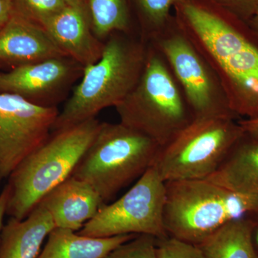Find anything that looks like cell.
<instances>
[{
  "label": "cell",
  "instance_id": "cell-1",
  "mask_svg": "<svg viewBox=\"0 0 258 258\" xmlns=\"http://www.w3.org/2000/svg\"><path fill=\"white\" fill-rule=\"evenodd\" d=\"M176 23L213 70L231 111L258 118V35L210 0H179Z\"/></svg>",
  "mask_w": 258,
  "mask_h": 258
},
{
  "label": "cell",
  "instance_id": "cell-2",
  "mask_svg": "<svg viewBox=\"0 0 258 258\" xmlns=\"http://www.w3.org/2000/svg\"><path fill=\"white\" fill-rule=\"evenodd\" d=\"M149 45L142 36L129 34L108 37L99 60L83 68L81 82L59 112L52 132L96 118L102 110L120 104L140 79Z\"/></svg>",
  "mask_w": 258,
  "mask_h": 258
},
{
  "label": "cell",
  "instance_id": "cell-3",
  "mask_svg": "<svg viewBox=\"0 0 258 258\" xmlns=\"http://www.w3.org/2000/svg\"><path fill=\"white\" fill-rule=\"evenodd\" d=\"M101 123L96 118H92L53 131L10 175L6 214L23 220L47 193L72 175L94 140Z\"/></svg>",
  "mask_w": 258,
  "mask_h": 258
},
{
  "label": "cell",
  "instance_id": "cell-4",
  "mask_svg": "<svg viewBox=\"0 0 258 258\" xmlns=\"http://www.w3.org/2000/svg\"><path fill=\"white\" fill-rule=\"evenodd\" d=\"M168 235L195 244L222 227L258 217V195L237 192L208 179L166 182Z\"/></svg>",
  "mask_w": 258,
  "mask_h": 258
},
{
  "label": "cell",
  "instance_id": "cell-5",
  "mask_svg": "<svg viewBox=\"0 0 258 258\" xmlns=\"http://www.w3.org/2000/svg\"><path fill=\"white\" fill-rule=\"evenodd\" d=\"M115 109L120 123L145 134L161 147L194 120L165 59L150 42L138 83Z\"/></svg>",
  "mask_w": 258,
  "mask_h": 258
},
{
  "label": "cell",
  "instance_id": "cell-6",
  "mask_svg": "<svg viewBox=\"0 0 258 258\" xmlns=\"http://www.w3.org/2000/svg\"><path fill=\"white\" fill-rule=\"evenodd\" d=\"M161 147L122 123H101L72 175L96 190L105 204L154 165Z\"/></svg>",
  "mask_w": 258,
  "mask_h": 258
},
{
  "label": "cell",
  "instance_id": "cell-7",
  "mask_svg": "<svg viewBox=\"0 0 258 258\" xmlns=\"http://www.w3.org/2000/svg\"><path fill=\"white\" fill-rule=\"evenodd\" d=\"M230 116L195 118L161 147L154 165L165 182L208 179L244 136Z\"/></svg>",
  "mask_w": 258,
  "mask_h": 258
},
{
  "label": "cell",
  "instance_id": "cell-8",
  "mask_svg": "<svg viewBox=\"0 0 258 258\" xmlns=\"http://www.w3.org/2000/svg\"><path fill=\"white\" fill-rule=\"evenodd\" d=\"M165 59L195 118L230 116L231 111L219 79L203 55L178 26L174 17L151 40Z\"/></svg>",
  "mask_w": 258,
  "mask_h": 258
},
{
  "label": "cell",
  "instance_id": "cell-9",
  "mask_svg": "<svg viewBox=\"0 0 258 258\" xmlns=\"http://www.w3.org/2000/svg\"><path fill=\"white\" fill-rule=\"evenodd\" d=\"M166 182L153 165L118 200L101 207L78 232L93 237L123 235L168 237L164 225Z\"/></svg>",
  "mask_w": 258,
  "mask_h": 258
},
{
  "label": "cell",
  "instance_id": "cell-10",
  "mask_svg": "<svg viewBox=\"0 0 258 258\" xmlns=\"http://www.w3.org/2000/svg\"><path fill=\"white\" fill-rule=\"evenodd\" d=\"M58 109L0 92V183L50 135Z\"/></svg>",
  "mask_w": 258,
  "mask_h": 258
},
{
  "label": "cell",
  "instance_id": "cell-11",
  "mask_svg": "<svg viewBox=\"0 0 258 258\" xmlns=\"http://www.w3.org/2000/svg\"><path fill=\"white\" fill-rule=\"evenodd\" d=\"M83 68L69 57L16 66L0 73V92L13 93L44 106H55L52 97L64 91Z\"/></svg>",
  "mask_w": 258,
  "mask_h": 258
},
{
  "label": "cell",
  "instance_id": "cell-12",
  "mask_svg": "<svg viewBox=\"0 0 258 258\" xmlns=\"http://www.w3.org/2000/svg\"><path fill=\"white\" fill-rule=\"evenodd\" d=\"M67 57L39 24L14 12L0 28V62L16 66Z\"/></svg>",
  "mask_w": 258,
  "mask_h": 258
},
{
  "label": "cell",
  "instance_id": "cell-13",
  "mask_svg": "<svg viewBox=\"0 0 258 258\" xmlns=\"http://www.w3.org/2000/svg\"><path fill=\"white\" fill-rule=\"evenodd\" d=\"M40 26L64 55L83 68L101 57L104 43L91 33L85 8L68 5Z\"/></svg>",
  "mask_w": 258,
  "mask_h": 258
},
{
  "label": "cell",
  "instance_id": "cell-14",
  "mask_svg": "<svg viewBox=\"0 0 258 258\" xmlns=\"http://www.w3.org/2000/svg\"><path fill=\"white\" fill-rule=\"evenodd\" d=\"M38 205L50 213L55 227L77 232L105 203L91 185L71 176L47 193Z\"/></svg>",
  "mask_w": 258,
  "mask_h": 258
},
{
  "label": "cell",
  "instance_id": "cell-15",
  "mask_svg": "<svg viewBox=\"0 0 258 258\" xmlns=\"http://www.w3.org/2000/svg\"><path fill=\"white\" fill-rule=\"evenodd\" d=\"M55 228L50 213L40 205L23 220L10 217L0 234V258H38Z\"/></svg>",
  "mask_w": 258,
  "mask_h": 258
},
{
  "label": "cell",
  "instance_id": "cell-16",
  "mask_svg": "<svg viewBox=\"0 0 258 258\" xmlns=\"http://www.w3.org/2000/svg\"><path fill=\"white\" fill-rule=\"evenodd\" d=\"M208 179L232 191L258 195V139L244 134Z\"/></svg>",
  "mask_w": 258,
  "mask_h": 258
},
{
  "label": "cell",
  "instance_id": "cell-17",
  "mask_svg": "<svg viewBox=\"0 0 258 258\" xmlns=\"http://www.w3.org/2000/svg\"><path fill=\"white\" fill-rule=\"evenodd\" d=\"M136 235L93 237L55 227L47 237L38 258H105Z\"/></svg>",
  "mask_w": 258,
  "mask_h": 258
},
{
  "label": "cell",
  "instance_id": "cell-18",
  "mask_svg": "<svg viewBox=\"0 0 258 258\" xmlns=\"http://www.w3.org/2000/svg\"><path fill=\"white\" fill-rule=\"evenodd\" d=\"M254 217L235 220L197 244L206 258H258L251 239Z\"/></svg>",
  "mask_w": 258,
  "mask_h": 258
},
{
  "label": "cell",
  "instance_id": "cell-19",
  "mask_svg": "<svg viewBox=\"0 0 258 258\" xmlns=\"http://www.w3.org/2000/svg\"><path fill=\"white\" fill-rule=\"evenodd\" d=\"M88 7L94 35L100 40L115 33H130L126 0H88Z\"/></svg>",
  "mask_w": 258,
  "mask_h": 258
},
{
  "label": "cell",
  "instance_id": "cell-20",
  "mask_svg": "<svg viewBox=\"0 0 258 258\" xmlns=\"http://www.w3.org/2000/svg\"><path fill=\"white\" fill-rule=\"evenodd\" d=\"M179 0H137L143 22L141 36L150 42L169 25L171 10Z\"/></svg>",
  "mask_w": 258,
  "mask_h": 258
},
{
  "label": "cell",
  "instance_id": "cell-21",
  "mask_svg": "<svg viewBox=\"0 0 258 258\" xmlns=\"http://www.w3.org/2000/svg\"><path fill=\"white\" fill-rule=\"evenodd\" d=\"M15 11L41 25L68 6L64 0H13Z\"/></svg>",
  "mask_w": 258,
  "mask_h": 258
},
{
  "label": "cell",
  "instance_id": "cell-22",
  "mask_svg": "<svg viewBox=\"0 0 258 258\" xmlns=\"http://www.w3.org/2000/svg\"><path fill=\"white\" fill-rule=\"evenodd\" d=\"M156 240L150 235L136 236L113 249L105 258H157Z\"/></svg>",
  "mask_w": 258,
  "mask_h": 258
},
{
  "label": "cell",
  "instance_id": "cell-23",
  "mask_svg": "<svg viewBox=\"0 0 258 258\" xmlns=\"http://www.w3.org/2000/svg\"><path fill=\"white\" fill-rule=\"evenodd\" d=\"M157 258H206L197 244L168 236L156 240Z\"/></svg>",
  "mask_w": 258,
  "mask_h": 258
},
{
  "label": "cell",
  "instance_id": "cell-24",
  "mask_svg": "<svg viewBox=\"0 0 258 258\" xmlns=\"http://www.w3.org/2000/svg\"><path fill=\"white\" fill-rule=\"evenodd\" d=\"M215 5L247 22L258 10V0H210Z\"/></svg>",
  "mask_w": 258,
  "mask_h": 258
},
{
  "label": "cell",
  "instance_id": "cell-25",
  "mask_svg": "<svg viewBox=\"0 0 258 258\" xmlns=\"http://www.w3.org/2000/svg\"><path fill=\"white\" fill-rule=\"evenodd\" d=\"M14 12L13 0H0V28L8 23Z\"/></svg>",
  "mask_w": 258,
  "mask_h": 258
},
{
  "label": "cell",
  "instance_id": "cell-26",
  "mask_svg": "<svg viewBox=\"0 0 258 258\" xmlns=\"http://www.w3.org/2000/svg\"><path fill=\"white\" fill-rule=\"evenodd\" d=\"M244 134L252 138L258 139V118L238 120Z\"/></svg>",
  "mask_w": 258,
  "mask_h": 258
},
{
  "label": "cell",
  "instance_id": "cell-27",
  "mask_svg": "<svg viewBox=\"0 0 258 258\" xmlns=\"http://www.w3.org/2000/svg\"><path fill=\"white\" fill-rule=\"evenodd\" d=\"M10 198V187L8 184L5 186L2 192L0 193V234L3 227V220L7 212L8 201Z\"/></svg>",
  "mask_w": 258,
  "mask_h": 258
},
{
  "label": "cell",
  "instance_id": "cell-28",
  "mask_svg": "<svg viewBox=\"0 0 258 258\" xmlns=\"http://www.w3.org/2000/svg\"><path fill=\"white\" fill-rule=\"evenodd\" d=\"M251 239L254 250L258 255V217H254V225L251 232Z\"/></svg>",
  "mask_w": 258,
  "mask_h": 258
},
{
  "label": "cell",
  "instance_id": "cell-29",
  "mask_svg": "<svg viewBox=\"0 0 258 258\" xmlns=\"http://www.w3.org/2000/svg\"><path fill=\"white\" fill-rule=\"evenodd\" d=\"M246 23L248 24L249 26L258 35V10L257 13Z\"/></svg>",
  "mask_w": 258,
  "mask_h": 258
},
{
  "label": "cell",
  "instance_id": "cell-30",
  "mask_svg": "<svg viewBox=\"0 0 258 258\" xmlns=\"http://www.w3.org/2000/svg\"><path fill=\"white\" fill-rule=\"evenodd\" d=\"M66 4L70 6L80 7V8H84L83 0H64Z\"/></svg>",
  "mask_w": 258,
  "mask_h": 258
}]
</instances>
